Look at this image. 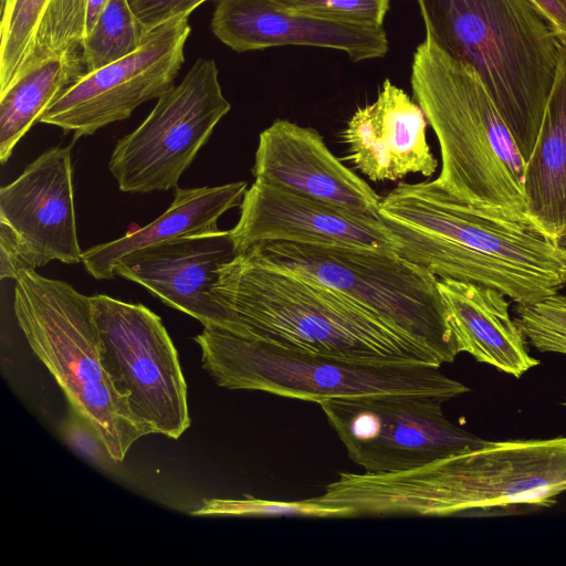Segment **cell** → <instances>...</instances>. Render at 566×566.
<instances>
[{"instance_id":"obj_1","label":"cell","mask_w":566,"mask_h":566,"mask_svg":"<svg viewBox=\"0 0 566 566\" xmlns=\"http://www.w3.org/2000/svg\"><path fill=\"white\" fill-rule=\"evenodd\" d=\"M378 217L395 251L439 279L497 290L520 306L566 285L564 261L530 219L464 201L434 180L399 184Z\"/></svg>"},{"instance_id":"obj_2","label":"cell","mask_w":566,"mask_h":566,"mask_svg":"<svg viewBox=\"0 0 566 566\" xmlns=\"http://www.w3.org/2000/svg\"><path fill=\"white\" fill-rule=\"evenodd\" d=\"M566 492V437L489 441L399 472H343L332 501L347 517L450 516L547 507Z\"/></svg>"},{"instance_id":"obj_3","label":"cell","mask_w":566,"mask_h":566,"mask_svg":"<svg viewBox=\"0 0 566 566\" xmlns=\"http://www.w3.org/2000/svg\"><path fill=\"white\" fill-rule=\"evenodd\" d=\"M232 333L286 348L376 363L436 357L342 293L250 250L222 263L212 286Z\"/></svg>"},{"instance_id":"obj_4","label":"cell","mask_w":566,"mask_h":566,"mask_svg":"<svg viewBox=\"0 0 566 566\" xmlns=\"http://www.w3.org/2000/svg\"><path fill=\"white\" fill-rule=\"evenodd\" d=\"M426 36L481 77L527 163L566 54L531 0H416Z\"/></svg>"},{"instance_id":"obj_5","label":"cell","mask_w":566,"mask_h":566,"mask_svg":"<svg viewBox=\"0 0 566 566\" xmlns=\"http://www.w3.org/2000/svg\"><path fill=\"white\" fill-rule=\"evenodd\" d=\"M411 87L440 146L436 184L451 195L526 216V161L476 71L431 39L417 46Z\"/></svg>"},{"instance_id":"obj_6","label":"cell","mask_w":566,"mask_h":566,"mask_svg":"<svg viewBox=\"0 0 566 566\" xmlns=\"http://www.w3.org/2000/svg\"><path fill=\"white\" fill-rule=\"evenodd\" d=\"M206 371L220 387L265 391L321 403L377 395H430L446 400L470 389L441 365L376 363L282 347L227 329L195 337Z\"/></svg>"},{"instance_id":"obj_7","label":"cell","mask_w":566,"mask_h":566,"mask_svg":"<svg viewBox=\"0 0 566 566\" xmlns=\"http://www.w3.org/2000/svg\"><path fill=\"white\" fill-rule=\"evenodd\" d=\"M14 281L13 311L30 348L122 462L146 434L102 364L90 296L31 269Z\"/></svg>"},{"instance_id":"obj_8","label":"cell","mask_w":566,"mask_h":566,"mask_svg":"<svg viewBox=\"0 0 566 566\" xmlns=\"http://www.w3.org/2000/svg\"><path fill=\"white\" fill-rule=\"evenodd\" d=\"M248 250L342 293L423 346L440 365L452 363L461 353L438 277L396 251L285 242Z\"/></svg>"},{"instance_id":"obj_9","label":"cell","mask_w":566,"mask_h":566,"mask_svg":"<svg viewBox=\"0 0 566 566\" xmlns=\"http://www.w3.org/2000/svg\"><path fill=\"white\" fill-rule=\"evenodd\" d=\"M102 364L145 434L178 439L189 427L187 384L161 318L143 304L90 296Z\"/></svg>"},{"instance_id":"obj_10","label":"cell","mask_w":566,"mask_h":566,"mask_svg":"<svg viewBox=\"0 0 566 566\" xmlns=\"http://www.w3.org/2000/svg\"><path fill=\"white\" fill-rule=\"evenodd\" d=\"M230 108L216 62L198 59L145 120L117 140L108 168L119 189L146 193L177 187Z\"/></svg>"},{"instance_id":"obj_11","label":"cell","mask_w":566,"mask_h":566,"mask_svg":"<svg viewBox=\"0 0 566 566\" xmlns=\"http://www.w3.org/2000/svg\"><path fill=\"white\" fill-rule=\"evenodd\" d=\"M446 399L377 395L319 403L350 459L368 473L399 472L486 444L449 421Z\"/></svg>"},{"instance_id":"obj_12","label":"cell","mask_w":566,"mask_h":566,"mask_svg":"<svg viewBox=\"0 0 566 566\" xmlns=\"http://www.w3.org/2000/svg\"><path fill=\"white\" fill-rule=\"evenodd\" d=\"M190 31L188 17L151 30L136 51L86 73L69 86L44 112L40 123L72 132L76 140L128 118L140 104L159 98L174 86L185 62Z\"/></svg>"},{"instance_id":"obj_13","label":"cell","mask_w":566,"mask_h":566,"mask_svg":"<svg viewBox=\"0 0 566 566\" xmlns=\"http://www.w3.org/2000/svg\"><path fill=\"white\" fill-rule=\"evenodd\" d=\"M237 253L271 242L395 251L379 218L255 179L230 230Z\"/></svg>"},{"instance_id":"obj_14","label":"cell","mask_w":566,"mask_h":566,"mask_svg":"<svg viewBox=\"0 0 566 566\" xmlns=\"http://www.w3.org/2000/svg\"><path fill=\"white\" fill-rule=\"evenodd\" d=\"M0 222L10 228L24 270L82 262L71 146L48 149L0 189Z\"/></svg>"},{"instance_id":"obj_15","label":"cell","mask_w":566,"mask_h":566,"mask_svg":"<svg viewBox=\"0 0 566 566\" xmlns=\"http://www.w3.org/2000/svg\"><path fill=\"white\" fill-rule=\"evenodd\" d=\"M211 30L237 52L308 45L343 51L355 62L388 52L382 25L319 15L280 0H218Z\"/></svg>"},{"instance_id":"obj_16","label":"cell","mask_w":566,"mask_h":566,"mask_svg":"<svg viewBox=\"0 0 566 566\" xmlns=\"http://www.w3.org/2000/svg\"><path fill=\"white\" fill-rule=\"evenodd\" d=\"M235 254L230 231L218 229L129 253L118 261L114 273L142 285L203 327L231 332L229 315L216 302L212 286L218 268Z\"/></svg>"},{"instance_id":"obj_17","label":"cell","mask_w":566,"mask_h":566,"mask_svg":"<svg viewBox=\"0 0 566 566\" xmlns=\"http://www.w3.org/2000/svg\"><path fill=\"white\" fill-rule=\"evenodd\" d=\"M255 179L369 217L381 197L343 165L313 128L276 119L259 136Z\"/></svg>"},{"instance_id":"obj_18","label":"cell","mask_w":566,"mask_h":566,"mask_svg":"<svg viewBox=\"0 0 566 566\" xmlns=\"http://www.w3.org/2000/svg\"><path fill=\"white\" fill-rule=\"evenodd\" d=\"M427 124L416 101L387 78L376 101L359 107L343 132L347 158L373 181L409 174L430 177L438 163L427 142Z\"/></svg>"},{"instance_id":"obj_19","label":"cell","mask_w":566,"mask_h":566,"mask_svg":"<svg viewBox=\"0 0 566 566\" xmlns=\"http://www.w3.org/2000/svg\"><path fill=\"white\" fill-rule=\"evenodd\" d=\"M449 324L461 352L478 361L521 377L538 365L510 316L509 302L497 290L451 279H438Z\"/></svg>"},{"instance_id":"obj_20","label":"cell","mask_w":566,"mask_h":566,"mask_svg":"<svg viewBox=\"0 0 566 566\" xmlns=\"http://www.w3.org/2000/svg\"><path fill=\"white\" fill-rule=\"evenodd\" d=\"M247 191L244 181L216 187L177 188L168 209L142 228L94 245L82 253L86 271L97 280L115 277V265L125 255L180 237L218 230L219 218L240 206Z\"/></svg>"},{"instance_id":"obj_21","label":"cell","mask_w":566,"mask_h":566,"mask_svg":"<svg viewBox=\"0 0 566 566\" xmlns=\"http://www.w3.org/2000/svg\"><path fill=\"white\" fill-rule=\"evenodd\" d=\"M526 216L551 240L566 229V54L526 163Z\"/></svg>"},{"instance_id":"obj_22","label":"cell","mask_w":566,"mask_h":566,"mask_svg":"<svg viewBox=\"0 0 566 566\" xmlns=\"http://www.w3.org/2000/svg\"><path fill=\"white\" fill-rule=\"evenodd\" d=\"M86 73L81 45L32 67L0 95L1 164L50 105Z\"/></svg>"},{"instance_id":"obj_23","label":"cell","mask_w":566,"mask_h":566,"mask_svg":"<svg viewBox=\"0 0 566 566\" xmlns=\"http://www.w3.org/2000/svg\"><path fill=\"white\" fill-rule=\"evenodd\" d=\"M147 34L127 0H107L94 28L82 42L87 73L133 53Z\"/></svg>"},{"instance_id":"obj_24","label":"cell","mask_w":566,"mask_h":566,"mask_svg":"<svg viewBox=\"0 0 566 566\" xmlns=\"http://www.w3.org/2000/svg\"><path fill=\"white\" fill-rule=\"evenodd\" d=\"M52 0H1L0 95L18 81Z\"/></svg>"},{"instance_id":"obj_25","label":"cell","mask_w":566,"mask_h":566,"mask_svg":"<svg viewBox=\"0 0 566 566\" xmlns=\"http://www.w3.org/2000/svg\"><path fill=\"white\" fill-rule=\"evenodd\" d=\"M87 7L88 0H52L20 77L43 61L82 45Z\"/></svg>"},{"instance_id":"obj_26","label":"cell","mask_w":566,"mask_h":566,"mask_svg":"<svg viewBox=\"0 0 566 566\" xmlns=\"http://www.w3.org/2000/svg\"><path fill=\"white\" fill-rule=\"evenodd\" d=\"M514 321L537 350L566 355V294L556 293L531 305H518Z\"/></svg>"},{"instance_id":"obj_27","label":"cell","mask_w":566,"mask_h":566,"mask_svg":"<svg viewBox=\"0 0 566 566\" xmlns=\"http://www.w3.org/2000/svg\"><path fill=\"white\" fill-rule=\"evenodd\" d=\"M197 516H302L338 517L335 509L307 499L298 502L269 501L260 499H211L193 511Z\"/></svg>"},{"instance_id":"obj_28","label":"cell","mask_w":566,"mask_h":566,"mask_svg":"<svg viewBox=\"0 0 566 566\" xmlns=\"http://www.w3.org/2000/svg\"><path fill=\"white\" fill-rule=\"evenodd\" d=\"M296 9L335 19L382 25L390 0H280Z\"/></svg>"},{"instance_id":"obj_29","label":"cell","mask_w":566,"mask_h":566,"mask_svg":"<svg viewBox=\"0 0 566 566\" xmlns=\"http://www.w3.org/2000/svg\"><path fill=\"white\" fill-rule=\"evenodd\" d=\"M62 436L73 450L101 469L112 470L118 463L92 421L72 406L63 421Z\"/></svg>"},{"instance_id":"obj_30","label":"cell","mask_w":566,"mask_h":566,"mask_svg":"<svg viewBox=\"0 0 566 566\" xmlns=\"http://www.w3.org/2000/svg\"><path fill=\"white\" fill-rule=\"evenodd\" d=\"M207 0H127L139 23L149 32L171 20L188 17Z\"/></svg>"},{"instance_id":"obj_31","label":"cell","mask_w":566,"mask_h":566,"mask_svg":"<svg viewBox=\"0 0 566 566\" xmlns=\"http://www.w3.org/2000/svg\"><path fill=\"white\" fill-rule=\"evenodd\" d=\"M549 23L566 38V6L562 0H531Z\"/></svg>"},{"instance_id":"obj_32","label":"cell","mask_w":566,"mask_h":566,"mask_svg":"<svg viewBox=\"0 0 566 566\" xmlns=\"http://www.w3.org/2000/svg\"><path fill=\"white\" fill-rule=\"evenodd\" d=\"M106 2H107V0H88L85 36L94 28V25L98 19V15L101 14Z\"/></svg>"},{"instance_id":"obj_33","label":"cell","mask_w":566,"mask_h":566,"mask_svg":"<svg viewBox=\"0 0 566 566\" xmlns=\"http://www.w3.org/2000/svg\"><path fill=\"white\" fill-rule=\"evenodd\" d=\"M553 245L558 256L566 261V229L562 231L557 237L552 239Z\"/></svg>"},{"instance_id":"obj_34","label":"cell","mask_w":566,"mask_h":566,"mask_svg":"<svg viewBox=\"0 0 566 566\" xmlns=\"http://www.w3.org/2000/svg\"><path fill=\"white\" fill-rule=\"evenodd\" d=\"M564 2V4L566 6V0H562Z\"/></svg>"},{"instance_id":"obj_35","label":"cell","mask_w":566,"mask_h":566,"mask_svg":"<svg viewBox=\"0 0 566 566\" xmlns=\"http://www.w3.org/2000/svg\"><path fill=\"white\" fill-rule=\"evenodd\" d=\"M565 280H566V272H565Z\"/></svg>"}]
</instances>
